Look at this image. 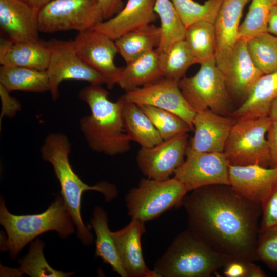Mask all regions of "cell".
Instances as JSON below:
<instances>
[{
    "instance_id": "cell-1",
    "label": "cell",
    "mask_w": 277,
    "mask_h": 277,
    "mask_svg": "<svg viewBox=\"0 0 277 277\" xmlns=\"http://www.w3.org/2000/svg\"><path fill=\"white\" fill-rule=\"evenodd\" d=\"M182 206L188 229L215 252L246 262L258 260L261 204L230 185H213L188 192Z\"/></svg>"
},
{
    "instance_id": "cell-2",
    "label": "cell",
    "mask_w": 277,
    "mask_h": 277,
    "mask_svg": "<svg viewBox=\"0 0 277 277\" xmlns=\"http://www.w3.org/2000/svg\"><path fill=\"white\" fill-rule=\"evenodd\" d=\"M109 94L100 85L90 84L80 91L78 97L89 106L91 114L81 118L79 126L92 150L113 156L129 151L131 141L123 125V101L120 97L112 102Z\"/></svg>"
},
{
    "instance_id": "cell-3",
    "label": "cell",
    "mask_w": 277,
    "mask_h": 277,
    "mask_svg": "<svg viewBox=\"0 0 277 277\" xmlns=\"http://www.w3.org/2000/svg\"><path fill=\"white\" fill-rule=\"evenodd\" d=\"M71 151L69 138L61 133L47 135L41 148L43 160L49 162L53 167L60 183L61 194L76 227L78 238L83 244L90 245L93 242V236L90 231L91 226H86L81 216L83 193L86 191H96L104 195L106 202H110L117 197L118 191L115 185L106 181H100L93 186L83 182L70 163Z\"/></svg>"
},
{
    "instance_id": "cell-4",
    "label": "cell",
    "mask_w": 277,
    "mask_h": 277,
    "mask_svg": "<svg viewBox=\"0 0 277 277\" xmlns=\"http://www.w3.org/2000/svg\"><path fill=\"white\" fill-rule=\"evenodd\" d=\"M0 223L7 234V238H2L1 250L9 251L12 259L38 235L55 231L61 238L66 239L75 232V226L62 196L56 197L42 213L21 215L10 213L1 197Z\"/></svg>"
},
{
    "instance_id": "cell-5",
    "label": "cell",
    "mask_w": 277,
    "mask_h": 277,
    "mask_svg": "<svg viewBox=\"0 0 277 277\" xmlns=\"http://www.w3.org/2000/svg\"><path fill=\"white\" fill-rule=\"evenodd\" d=\"M232 260L213 251L188 228L176 235L153 270L158 277H208Z\"/></svg>"
},
{
    "instance_id": "cell-6",
    "label": "cell",
    "mask_w": 277,
    "mask_h": 277,
    "mask_svg": "<svg viewBox=\"0 0 277 277\" xmlns=\"http://www.w3.org/2000/svg\"><path fill=\"white\" fill-rule=\"evenodd\" d=\"M187 193L184 185L174 177L164 180L142 178L137 187L131 189L125 196L128 215L144 222L155 219L182 206Z\"/></svg>"
},
{
    "instance_id": "cell-7",
    "label": "cell",
    "mask_w": 277,
    "mask_h": 277,
    "mask_svg": "<svg viewBox=\"0 0 277 277\" xmlns=\"http://www.w3.org/2000/svg\"><path fill=\"white\" fill-rule=\"evenodd\" d=\"M272 121L268 116L235 121L223 153L229 165H270V154L266 134Z\"/></svg>"
},
{
    "instance_id": "cell-8",
    "label": "cell",
    "mask_w": 277,
    "mask_h": 277,
    "mask_svg": "<svg viewBox=\"0 0 277 277\" xmlns=\"http://www.w3.org/2000/svg\"><path fill=\"white\" fill-rule=\"evenodd\" d=\"M200 64V68L194 76H184L179 81L180 90L196 111L210 110L225 116L228 111L230 97L215 57Z\"/></svg>"
},
{
    "instance_id": "cell-9",
    "label": "cell",
    "mask_w": 277,
    "mask_h": 277,
    "mask_svg": "<svg viewBox=\"0 0 277 277\" xmlns=\"http://www.w3.org/2000/svg\"><path fill=\"white\" fill-rule=\"evenodd\" d=\"M104 21L98 0H54L38 12L39 32L92 29Z\"/></svg>"
},
{
    "instance_id": "cell-10",
    "label": "cell",
    "mask_w": 277,
    "mask_h": 277,
    "mask_svg": "<svg viewBox=\"0 0 277 277\" xmlns=\"http://www.w3.org/2000/svg\"><path fill=\"white\" fill-rule=\"evenodd\" d=\"M45 44L51 51L46 71L53 101L59 97V86L64 80L84 81L93 85L105 84L103 76L81 57L73 40L51 39Z\"/></svg>"
},
{
    "instance_id": "cell-11",
    "label": "cell",
    "mask_w": 277,
    "mask_h": 277,
    "mask_svg": "<svg viewBox=\"0 0 277 277\" xmlns=\"http://www.w3.org/2000/svg\"><path fill=\"white\" fill-rule=\"evenodd\" d=\"M186 158L174 177L188 192L213 185H230L229 164L223 152H203L187 147Z\"/></svg>"
},
{
    "instance_id": "cell-12",
    "label": "cell",
    "mask_w": 277,
    "mask_h": 277,
    "mask_svg": "<svg viewBox=\"0 0 277 277\" xmlns=\"http://www.w3.org/2000/svg\"><path fill=\"white\" fill-rule=\"evenodd\" d=\"M121 97L126 102L150 105L173 113L193 130V120L196 111L182 94L178 82L163 77L125 92Z\"/></svg>"
},
{
    "instance_id": "cell-13",
    "label": "cell",
    "mask_w": 277,
    "mask_h": 277,
    "mask_svg": "<svg viewBox=\"0 0 277 277\" xmlns=\"http://www.w3.org/2000/svg\"><path fill=\"white\" fill-rule=\"evenodd\" d=\"M73 42L83 60L103 76L109 89H112L117 84L123 68L114 63L118 53L115 41L91 29L78 32Z\"/></svg>"
},
{
    "instance_id": "cell-14",
    "label": "cell",
    "mask_w": 277,
    "mask_h": 277,
    "mask_svg": "<svg viewBox=\"0 0 277 277\" xmlns=\"http://www.w3.org/2000/svg\"><path fill=\"white\" fill-rule=\"evenodd\" d=\"M187 133L163 140L151 147H141L136 160L139 169L147 178L164 180L170 178L184 161Z\"/></svg>"
},
{
    "instance_id": "cell-15",
    "label": "cell",
    "mask_w": 277,
    "mask_h": 277,
    "mask_svg": "<svg viewBox=\"0 0 277 277\" xmlns=\"http://www.w3.org/2000/svg\"><path fill=\"white\" fill-rule=\"evenodd\" d=\"M221 71L229 95L243 102L257 80L264 74L252 62L247 40L244 38L238 39L227 65Z\"/></svg>"
},
{
    "instance_id": "cell-16",
    "label": "cell",
    "mask_w": 277,
    "mask_h": 277,
    "mask_svg": "<svg viewBox=\"0 0 277 277\" xmlns=\"http://www.w3.org/2000/svg\"><path fill=\"white\" fill-rule=\"evenodd\" d=\"M39 10L25 0H0V26L14 42L39 41Z\"/></svg>"
},
{
    "instance_id": "cell-17",
    "label": "cell",
    "mask_w": 277,
    "mask_h": 277,
    "mask_svg": "<svg viewBox=\"0 0 277 277\" xmlns=\"http://www.w3.org/2000/svg\"><path fill=\"white\" fill-rule=\"evenodd\" d=\"M235 121L210 110L196 111L193 118L194 134L188 146L203 152H223Z\"/></svg>"
},
{
    "instance_id": "cell-18",
    "label": "cell",
    "mask_w": 277,
    "mask_h": 277,
    "mask_svg": "<svg viewBox=\"0 0 277 277\" xmlns=\"http://www.w3.org/2000/svg\"><path fill=\"white\" fill-rule=\"evenodd\" d=\"M145 231V222L131 219L125 227L112 232L118 255L129 277H158L148 268L144 259L141 238Z\"/></svg>"
},
{
    "instance_id": "cell-19",
    "label": "cell",
    "mask_w": 277,
    "mask_h": 277,
    "mask_svg": "<svg viewBox=\"0 0 277 277\" xmlns=\"http://www.w3.org/2000/svg\"><path fill=\"white\" fill-rule=\"evenodd\" d=\"M156 0H128L123 8L113 17L100 23L92 29L113 41L130 32L155 22Z\"/></svg>"
},
{
    "instance_id": "cell-20",
    "label": "cell",
    "mask_w": 277,
    "mask_h": 277,
    "mask_svg": "<svg viewBox=\"0 0 277 277\" xmlns=\"http://www.w3.org/2000/svg\"><path fill=\"white\" fill-rule=\"evenodd\" d=\"M228 170L229 183L233 189L261 204L277 184V167L229 164Z\"/></svg>"
},
{
    "instance_id": "cell-21",
    "label": "cell",
    "mask_w": 277,
    "mask_h": 277,
    "mask_svg": "<svg viewBox=\"0 0 277 277\" xmlns=\"http://www.w3.org/2000/svg\"><path fill=\"white\" fill-rule=\"evenodd\" d=\"M251 0H222L214 23L216 36L215 60L219 69L226 66L239 39L238 29L245 6Z\"/></svg>"
},
{
    "instance_id": "cell-22",
    "label": "cell",
    "mask_w": 277,
    "mask_h": 277,
    "mask_svg": "<svg viewBox=\"0 0 277 277\" xmlns=\"http://www.w3.org/2000/svg\"><path fill=\"white\" fill-rule=\"evenodd\" d=\"M51 51L41 41L14 42L8 38L0 40V64L46 71Z\"/></svg>"
},
{
    "instance_id": "cell-23",
    "label": "cell",
    "mask_w": 277,
    "mask_h": 277,
    "mask_svg": "<svg viewBox=\"0 0 277 277\" xmlns=\"http://www.w3.org/2000/svg\"><path fill=\"white\" fill-rule=\"evenodd\" d=\"M277 98V71L262 75L247 98L233 112L236 120L268 116L270 106Z\"/></svg>"
},
{
    "instance_id": "cell-24",
    "label": "cell",
    "mask_w": 277,
    "mask_h": 277,
    "mask_svg": "<svg viewBox=\"0 0 277 277\" xmlns=\"http://www.w3.org/2000/svg\"><path fill=\"white\" fill-rule=\"evenodd\" d=\"M163 78L155 49L127 63L123 67L117 85L125 92Z\"/></svg>"
},
{
    "instance_id": "cell-25",
    "label": "cell",
    "mask_w": 277,
    "mask_h": 277,
    "mask_svg": "<svg viewBox=\"0 0 277 277\" xmlns=\"http://www.w3.org/2000/svg\"><path fill=\"white\" fill-rule=\"evenodd\" d=\"M123 101V123L130 140L141 147H151L161 143L163 140L159 132L140 107L135 103Z\"/></svg>"
},
{
    "instance_id": "cell-26",
    "label": "cell",
    "mask_w": 277,
    "mask_h": 277,
    "mask_svg": "<svg viewBox=\"0 0 277 277\" xmlns=\"http://www.w3.org/2000/svg\"><path fill=\"white\" fill-rule=\"evenodd\" d=\"M108 222L106 211L101 207L96 206L90 220L91 226L96 235L95 257L101 258L121 276L129 277L120 260Z\"/></svg>"
},
{
    "instance_id": "cell-27",
    "label": "cell",
    "mask_w": 277,
    "mask_h": 277,
    "mask_svg": "<svg viewBox=\"0 0 277 277\" xmlns=\"http://www.w3.org/2000/svg\"><path fill=\"white\" fill-rule=\"evenodd\" d=\"M0 84L10 92L22 91L34 93L50 91V83L46 71L18 67H0Z\"/></svg>"
},
{
    "instance_id": "cell-28",
    "label": "cell",
    "mask_w": 277,
    "mask_h": 277,
    "mask_svg": "<svg viewBox=\"0 0 277 277\" xmlns=\"http://www.w3.org/2000/svg\"><path fill=\"white\" fill-rule=\"evenodd\" d=\"M45 244L39 239L32 242L27 255L18 261V268L2 266L1 276H21L26 274L31 277H69L74 272H64L53 269L48 263L43 253Z\"/></svg>"
},
{
    "instance_id": "cell-29",
    "label": "cell",
    "mask_w": 277,
    "mask_h": 277,
    "mask_svg": "<svg viewBox=\"0 0 277 277\" xmlns=\"http://www.w3.org/2000/svg\"><path fill=\"white\" fill-rule=\"evenodd\" d=\"M161 29L153 24L127 33L115 41L118 53L129 63L157 47Z\"/></svg>"
},
{
    "instance_id": "cell-30",
    "label": "cell",
    "mask_w": 277,
    "mask_h": 277,
    "mask_svg": "<svg viewBox=\"0 0 277 277\" xmlns=\"http://www.w3.org/2000/svg\"><path fill=\"white\" fill-rule=\"evenodd\" d=\"M154 11L161 22V41L156 50L166 52L175 42L185 38L186 28L171 0H156Z\"/></svg>"
},
{
    "instance_id": "cell-31",
    "label": "cell",
    "mask_w": 277,
    "mask_h": 277,
    "mask_svg": "<svg viewBox=\"0 0 277 277\" xmlns=\"http://www.w3.org/2000/svg\"><path fill=\"white\" fill-rule=\"evenodd\" d=\"M158 54L162 77L174 82H179L188 68L197 64L184 39L175 42L166 52Z\"/></svg>"
},
{
    "instance_id": "cell-32",
    "label": "cell",
    "mask_w": 277,
    "mask_h": 277,
    "mask_svg": "<svg viewBox=\"0 0 277 277\" xmlns=\"http://www.w3.org/2000/svg\"><path fill=\"white\" fill-rule=\"evenodd\" d=\"M184 39L197 64L215 57L216 36L213 23L201 21L192 24L186 28Z\"/></svg>"
},
{
    "instance_id": "cell-33",
    "label": "cell",
    "mask_w": 277,
    "mask_h": 277,
    "mask_svg": "<svg viewBox=\"0 0 277 277\" xmlns=\"http://www.w3.org/2000/svg\"><path fill=\"white\" fill-rule=\"evenodd\" d=\"M249 55L264 74L277 71V36L266 32L247 40Z\"/></svg>"
},
{
    "instance_id": "cell-34",
    "label": "cell",
    "mask_w": 277,
    "mask_h": 277,
    "mask_svg": "<svg viewBox=\"0 0 277 277\" xmlns=\"http://www.w3.org/2000/svg\"><path fill=\"white\" fill-rule=\"evenodd\" d=\"M277 0H251L246 16L238 29V38L248 40L267 32L270 13Z\"/></svg>"
},
{
    "instance_id": "cell-35",
    "label": "cell",
    "mask_w": 277,
    "mask_h": 277,
    "mask_svg": "<svg viewBox=\"0 0 277 277\" xmlns=\"http://www.w3.org/2000/svg\"><path fill=\"white\" fill-rule=\"evenodd\" d=\"M186 28L196 22L214 23L222 0H207L203 4L193 0H171Z\"/></svg>"
},
{
    "instance_id": "cell-36",
    "label": "cell",
    "mask_w": 277,
    "mask_h": 277,
    "mask_svg": "<svg viewBox=\"0 0 277 277\" xmlns=\"http://www.w3.org/2000/svg\"><path fill=\"white\" fill-rule=\"evenodd\" d=\"M137 105L151 121L163 140L192 130L182 118L173 113L150 105Z\"/></svg>"
},
{
    "instance_id": "cell-37",
    "label": "cell",
    "mask_w": 277,
    "mask_h": 277,
    "mask_svg": "<svg viewBox=\"0 0 277 277\" xmlns=\"http://www.w3.org/2000/svg\"><path fill=\"white\" fill-rule=\"evenodd\" d=\"M256 253L258 259L277 272V227L259 232Z\"/></svg>"
},
{
    "instance_id": "cell-38",
    "label": "cell",
    "mask_w": 277,
    "mask_h": 277,
    "mask_svg": "<svg viewBox=\"0 0 277 277\" xmlns=\"http://www.w3.org/2000/svg\"><path fill=\"white\" fill-rule=\"evenodd\" d=\"M259 232L277 227V184L261 203Z\"/></svg>"
},
{
    "instance_id": "cell-39",
    "label": "cell",
    "mask_w": 277,
    "mask_h": 277,
    "mask_svg": "<svg viewBox=\"0 0 277 277\" xmlns=\"http://www.w3.org/2000/svg\"><path fill=\"white\" fill-rule=\"evenodd\" d=\"M10 92L5 87L0 84V97L2 102V109L0 115V123L6 117L13 118L21 109L19 101L10 94Z\"/></svg>"
},
{
    "instance_id": "cell-40",
    "label": "cell",
    "mask_w": 277,
    "mask_h": 277,
    "mask_svg": "<svg viewBox=\"0 0 277 277\" xmlns=\"http://www.w3.org/2000/svg\"><path fill=\"white\" fill-rule=\"evenodd\" d=\"M104 20L116 15L124 7L123 0H98Z\"/></svg>"
},
{
    "instance_id": "cell-41",
    "label": "cell",
    "mask_w": 277,
    "mask_h": 277,
    "mask_svg": "<svg viewBox=\"0 0 277 277\" xmlns=\"http://www.w3.org/2000/svg\"><path fill=\"white\" fill-rule=\"evenodd\" d=\"M267 134L270 154V166L277 167V122H271Z\"/></svg>"
},
{
    "instance_id": "cell-42",
    "label": "cell",
    "mask_w": 277,
    "mask_h": 277,
    "mask_svg": "<svg viewBox=\"0 0 277 277\" xmlns=\"http://www.w3.org/2000/svg\"><path fill=\"white\" fill-rule=\"evenodd\" d=\"M224 275L227 277H247V262L232 260L224 267Z\"/></svg>"
},
{
    "instance_id": "cell-43",
    "label": "cell",
    "mask_w": 277,
    "mask_h": 277,
    "mask_svg": "<svg viewBox=\"0 0 277 277\" xmlns=\"http://www.w3.org/2000/svg\"><path fill=\"white\" fill-rule=\"evenodd\" d=\"M266 273L253 262H247V277H265Z\"/></svg>"
},
{
    "instance_id": "cell-44",
    "label": "cell",
    "mask_w": 277,
    "mask_h": 277,
    "mask_svg": "<svg viewBox=\"0 0 277 277\" xmlns=\"http://www.w3.org/2000/svg\"><path fill=\"white\" fill-rule=\"evenodd\" d=\"M267 32L277 36V4L273 7L270 13Z\"/></svg>"
},
{
    "instance_id": "cell-45",
    "label": "cell",
    "mask_w": 277,
    "mask_h": 277,
    "mask_svg": "<svg viewBox=\"0 0 277 277\" xmlns=\"http://www.w3.org/2000/svg\"><path fill=\"white\" fill-rule=\"evenodd\" d=\"M35 8L39 11L47 4L54 0H25Z\"/></svg>"
},
{
    "instance_id": "cell-46",
    "label": "cell",
    "mask_w": 277,
    "mask_h": 277,
    "mask_svg": "<svg viewBox=\"0 0 277 277\" xmlns=\"http://www.w3.org/2000/svg\"><path fill=\"white\" fill-rule=\"evenodd\" d=\"M268 116L272 122H277V98L272 103Z\"/></svg>"
}]
</instances>
